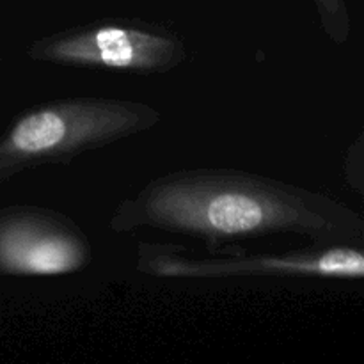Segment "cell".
<instances>
[{
    "label": "cell",
    "instance_id": "cell-2",
    "mask_svg": "<svg viewBox=\"0 0 364 364\" xmlns=\"http://www.w3.org/2000/svg\"><path fill=\"white\" fill-rule=\"evenodd\" d=\"M162 119L142 102L100 96L32 107L0 139V180L23 169L70 164L85 153L148 132Z\"/></svg>",
    "mask_w": 364,
    "mask_h": 364
},
{
    "label": "cell",
    "instance_id": "cell-3",
    "mask_svg": "<svg viewBox=\"0 0 364 364\" xmlns=\"http://www.w3.org/2000/svg\"><path fill=\"white\" fill-rule=\"evenodd\" d=\"M137 270L159 279H233V277H364V255L359 245L311 244L306 249L262 255L191 256L176 245L141 242Z\"/></svg>",
    "mask_w": 364,
    "mask_h": 364
},
{
    "label": "cell",
    "instance_id": "cell-4",
    "mask_svg": "<svg viewBox=\"0 0 364 364\" xmlns=\"http://www.w3.org/2000/svg\"><path fill=\"white\" fill-rule=\"evenodd\" d=\"M36 63L121 73H169L187 59L185 41L173 31L144 21H98L36 39Z\"/></svg>",
    "mask_w": 364,
    "mask_h": 364
},
{
    "label": "cell",
    "instance_id": "cell-1",
    "mask_svg": "<svg viewBox=\"0 0 364 364\" xmlns=\"http://www.w3.org/2000/svg\"><path fill=\"white\" fill-rule=\"evenodd\" d=\"M114 233L181 235L210 247L295 235L313 244L363 245L364 219L345 203L233 169H185L148 181L109 220Z\"/></svg>",
    "mask_w": 364,
    "mask_h": 364
},
{
    "label": "cell",
    "instance_id": "cell-6",
    "mask_svg": "<svg viewBox=\"0 0 364 364\" xmlns=\"http://www.w3.org/2000/svg\"><path fill=\"white\" fill-rule=\"evenodd\" d=\"M320 27L338 46L347 45L352 36V21L347 0H315Z\"/></svg>",
    "mask_w": 364,
    "mask_h": 364
},
{
    "label": "cell",
    "instance_id": "cell-5",
    "mask_svg": "<svg viewBox=\"0 0 364 364\" xmlns=\"http://www.w3.org/2000/svg\"><path fill=\"white\" fill-rule=\"evenodd\" d=\"M91 259L87 235L70 217L41 206L0 212V274L68 276L84 270Z\"/></svg>",
    "mask_w": 364,
    "mask_h": 364
}]
</instances>
